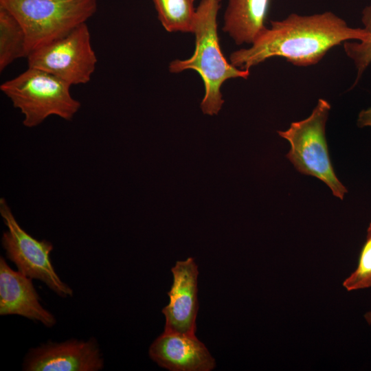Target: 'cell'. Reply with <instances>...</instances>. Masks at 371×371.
Masks as SVG:
<instances>
[{
    "label": "cell",
    "mask_w": 371,
    "mask_h": 371,
    "mask_svg": "<svg viewBox=\"0 0 371 371\" xmlns=\"http://www.w3.org/2000/svg\"><path fill=\"white\" fill-rule=\"evenodd\" d=\"M150 359L171 371H211L216 362L195 335L164 331L150 345Z\"/></svg>",
    "instance_id": "30bf717a"
},
{
    "label": "cell",
    "mask_w": 371,
    "mask_h": 371,
    "mask_svg": "<svg viewBox=\"0 0 371 371\" xmlns=\"http://www.w3.org/2000/svg\"><path fill=\"white\" fill-rule=\"evenodd\" d=\"M27 56L23 27L11 12L0 6V71L15 60Z\"/></svg>",
    "instance_id": "4fadbf2b"
},
{
    "label": "cell",
    "mask_w": 371,
    "mask_h": 371,
    "mask_svg": "<svg viewBox=\"0 0 371 371\" xmlns=\"http://www.w3.org/2000/svg\"><path fill=\"white\" fill-rule=\"evenodd\" d=\"M361 21L368 32V38L363 41H347L344 43L345 53L353 60L357 71L353 87L371 63V3L363 10Z\"/></svg>",
    "instance_id": "9a60e30c"
},
{
    "label": "cell",
    "mask_w": 371,
    "mask_h": 371,
    "mask_svg": "<svg viewBox=\"0 0 371 371\" xmlns=\"http://www.w3.org/2000/svg\"><path fill=\"white\" fill-rule=\"evenodd\" d=\"M32 279L13 270L0 257V315H17L51 328L56 324L54 315L40 302Z\"/></svg>",
    "instance_id": "8fae6325"
},
{
    "label": "cell",
    "mask_w": 371,
    "mask_h": 371,
    "mask_svg": "<svg viewBox=\"0 0 371 371\" xmlns=\"http://www.w3.org/2000/svg\"><path fill=\"white\" fill-rule=\"evenodd\" d=\"M270 0H228L223 30L238 45L251 44L267 28Z\"/></svg>",
    "instance_id": "7c38bea8"
},
{
    "label": "cell",
    "mask_w": 371,
    "mask_h": 371,
    "mask_svg": "<svg viewBox=\"0 0 371 371\" xmlns=\"http://www.w3.org/2000/svg\"><path fill=\"white\" fill-rule=\"evenodd\" d=\"M0 214L7 227L1 238L7 258L19 271L43 282L60 297H72L73 289L60 278L51 262L52 243L46 240H38L25 231L3 198L0 199Z\"/></svg>",
    "instance_id": "8992f818"
},
{
    "label": "cell",
    "mask_w": 371,
    "mask_h": 371,
    "mask_svg": "<svg viewBox=\"0 0 371 371\" xmlns=\"http://www.w3.org/2000/svg\"><path fill=\"white\" fill-rule=\"evenodd\" d=\"M28 67L47 71L70 85L90 81L98 62L87 23L30 52Z\"/></svg>",
    "instance_id": "52a82bcc"
},
{
    "label": "cell",
    "mask_w": 371,
    "mask_h": 371,
    "mask_svg": "<svg viewBox=\"0 0 371 371\" xmlns=\"http://www.w3.org/2000/svg\"><path fill=\"white\" fill-rule=\"evenodd\" d=\"M104 359L98 341L71 339L49 341L31 348L24 358L25 371H98Z\"/></svg>",
    "instance_id": "ba28073f"
},
{
    "label": "cell",
    "mask_w": 371,
    "mask_h": 371,
    "mask_svg": "<svg viewBox=\"0 0 371 371\" xmlns=\"http://www.w3.org/2000/svg\"><path fill=\"white\" fill-rule=\"evenodd\" d=\"M158 19L168 32H194V0H153Z\"/></svg>",
    "instance_id": "5bb4252c"
},
{
    "label": "cell",
    "mask_w": 371,
    "mask_h": 371,
    "mask_svg": "<svg viewBox=\"0 0 371 371\" xmlns=\"http://www.w3.org/2000/svg\"><path fill=\"white\" fill-rule=\"evenodd\" d=\"M357 124L360 128L371 126V107L360 111Z\"/></svg>",
    "instance_id": "e0dca14e"
},
{
    "label": "cell",
    "mask_w": 371,
    "mask_h": 371,
    "mask_svg": "<svg viewBox=\"0 0 371 371\" xmlns=\"http://www.w3.org/2000/svg\"><path fill=\"white\" fill-rule=\"evenodd\" d=\"M364 28H353L332 12L312 15L290 14L280 21H271L249 48L232 52L234 67L249 70L268 58L278 56L296 66H309L320 61L336 45L347 41L368 38Z\"/></svg>",
    "instance_id": "6da1fadb"
},
{
    "label": "cell",
    "mask_w": 371,
    "mask_h": 371,
    "mask_svg": "<svg viewBox=\"0 0 371 371\" xmlns=\"http://www.w3.org/2000/svg\"><path fill=\"white\" fill-rule=\"evenodd\" d=\"M221 0H201L196 8L194 34L195 49L191 57L175 60L169 65L172 73L192 69L201 76L205 87V95L201 103L204 114L218 115L224 100L221 87L230 78L247 79L249 70L241 69L228 63L219 45L217 33V15Z\"/></svg>",
    "instance_id": "7a4b0ae2"
},
{
    "label": "cell",
    "mask_w": 371,
    "mask_h": 371,
    "mask_svg": "<svg viewBox=\"0 0 371 371\" xmlns=\"http://www.w3.org/2000/svg\"><path fill=\"white\" fill-rule=\"evenodd\" d=\"M71 86L47 71L28 67L2 83L0 89L23 115V125L31 128L50 115L72 119L80 103L71 95Z\"/></svg>",
    "instance_id": "3957f363"
},
{
    "label": "cell",
    "mask_w": 371,
    "mask_h": 371,
    "mask_svg": "<svg viewBox=\"0 0 371 371\" xmlns=\"http://www.w3.org/2000/svg\"><path fill=\"white\" fill-rule=\"evenodd\" d=\"M364 317L366 320V322L368 323V324H371V311H368L367 312L365 315H364Z\"/></svg>",
    "instance_id": "ac0fdd59"
},
{
    "label": "cell",
    "mask_w": 371,
    "mask_h": 371,
    "mask_svg": "<svg viewBox=\"0 0 371 371\" xmlns=\"http://www.w3.org/2000/svg\"><path fill=\"white\" fill-rule=\"evenodd\" d=\"M330 108L327 100L320 98L307 118L292 122L287 130L277 133L289 142L291 148L286 157L296 170L321 180L335 196L343 200L348 190L336 176L325 134Z\"/></svg>",
    "instance_id": "5b68a950"
},
{
    "label": "cell",
    "mask_w": 371,
    "mask_h": 371,
    "mask_svg": "<svg viewBox=\"0 0 371 371\" xmlns=\"http://www.w3.org/2000/svg\"><path fill=\"white\" fill-rule=\"evenodd\" d=\"M0 6L23 27L28 56L86 23L95 13L98 0H0Z\"/></svg>",
    "instance_id": "277c9868"
},
{
    "label": "cell",
    "mask_w": 371,
    "mask_h": 371,
    "mask_svg": "<svg viewBox=\"0 0 371 371\" xmlns=\"http://www.w3.org/2000/svg\"><path fill=\"white\" fill-rule=\"evenodd\" d=\"M172 284L168 304L163 308L164 331L195 335L199 310L198 265L192 257L178 260L172 267Z\"/></svg>",
    "instance_id": "9c48e42d"
},
{
    "label": "cell",
    "mask_w": 371,
    "mask_h": 371,
    "mask_svg": "<svg viewBox=\"0 0 371 371\" xmlns=\"http://www.w3.org/2000/svg\"><path fill=\"white\" fill-rule=\"evenodd\" d=\"M348 291L371 287V222L367 229L366 240L360 251L356 269L343 282Z\"/></svg>",
    "instance_id": "2e32d148"
}]
</instances>
